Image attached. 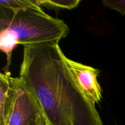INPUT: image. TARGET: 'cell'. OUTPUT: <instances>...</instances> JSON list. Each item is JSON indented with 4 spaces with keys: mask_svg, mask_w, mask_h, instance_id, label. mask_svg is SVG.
Wrapping results in <instances>:
<instances>
[{
    "mask_svg": "<svg viewBox=\"0 0 125 125\" xmlns=\"http://www.w3.org/2000/svg\"><path fill=\"white\" fill-rule=\"evenodd\" d=\"M80 0H35L39 6L48 9H63L72 10L76 8L80 3Z\"/></svg>",
    "mask_w": 125,
    "mask_h": 125,
    "instance_id": "7",
    "label": "cell"
},
{
    "mask_svg": "<svg viewBox=\"0 0 125 125\" xmlns=\"http://www.w3.org/2000/svg\"><path fill=\"white\" fill-rule=\"evenodd\" d=\"M9 29L18 45L59 44L68 35V26L45 13L38 5L17 11L0 7V29Z\"/></svg>",
    "mask_w": 125,
    "mask_h": 125,
    "instance_id": "2",
    "label": "cell"
},
{
    "mask_svg": "<svg viewBox=\"0 0 125 125\" xmlns=\"http://www.w3.org/2000/svg\"><path fill=\"white\" fill-rule=\"evenodd\" d=\"M45 123H46V122H45V117H42L36 122L34 125H45Z\"/></svg>",
    "mask_w": 125,
    "mask_h": 125,
    "instance_id": "10",
    "label": "cell"
},
{
    "mask_svg": "<svg viewBox=\"0 0 125 125\" xmlns=\"http://www.w3.org/2000/svg\"><path fill=\"white\" fill-rule=\"evenodd\" d=\"M65 64L79 90L91 103L98 104L102 99V89L98 81L99 70L68 58L64 55Z\"/></svg>",
    "mask_w": 125,
    "mask_h": 125,
    "instance_id": "4",
    "label": "cell"
},
{
    "mask_svg": "<svg viewBox=\"0 0 125 125\" xmlns=\"http://www.w3.org/2000/svg\"><path fill=\"white\" fill-rule=\"evenodd\" d=\"M35 0H1L0 7L12 11H17L23 9L37 6Z\"/></svg>",
    "mask_w": 125,
    "mask_h": 125,
    "instance_id": "8",
    "label": "cell"
},
{
    "mask_svg": "<svg viewBox=\"0 0 125 125\" xmlns=\"http://www.w3.org/2000/svg\"><path fill=\"white\" fill-rule=\"evenodd\" d=\"M13 97L6 125H34L44 114L39 102L20 78L11 77Z\"/></svg>",
    "mask_w": 125,
    "mask_h": 125,
    "instance_id": "3",
    "label": "cell"
},
{
    "mask_svg": "<svg viewBox=\"0 0 125 125\" xmlns=\"http://www.w3.org/2000/svg\"><path fill=\"white\" fill-rule=\"evenodd\" d=\"M12 97L11 76L0 73V125H6Z\"/></svg>",
    "mask_w": 125,
    "mask_h": 125,
    "instance_id": "5",
    "label": "cell"
},
{
    "mask_svg": "<svg viewBox=\"0 0 125 125\" xmlns=\"http://www.w3.org/2000/svg\"><path fill=\"white\" fill-rule=\"evenodd\" d=\"M104 6L115 10L122 15H125V0H104L102 1Z\"/></svg>",
    "mask_w": 125,
    "mask_h": 125,
    "instance_id": "9",
    "label": "cell"
},
{
    "mask_svg": "<svg viewBox=\"0 0 125 125\" xmlns=\"http://www.w3.org/2000/svg\"><path fill=\"white\" fill-rule=\"evenodd\" d=\"M59 44L24 46L20 77L50 125H103L95 105L74 83Z\"/></svg>",
    "mask_w": 125,
    "mask_h": 125,
    "instance_id": "1",
    "label": "cell"
},
{
    "mask_svg": "<svg viewBox=\"0 0 125 125\" xmlns=\"http://www.w3.org/2000/svg\"><path fill=\"white\" fill-rule=\"evenodd\" d=\"M18 45L17 38L9 29H0V50L6 56V65L4 68V73L7 75H11L9 68L12 62V51Z\"/></svg>",
    "mask_w": 125,
    "mask_h": 125,
    "instance_id": "6",
    "label": "cell"
},
{
    "mask_svg": "<svg viewBox=\"0 0 125 125\" xmlns=\"http://www.w3.org/2000/svg\"><path fill=\"white\" fill-rule=\"evenodd\" d=\"M45 122H46V120H45ZM45 125H50V124H49L48 123H47V122H46V123H45Z\"/></svg>",
    "mask_w": 125,
    "mask_h": 125,
    "instance_id": "11",
    "label": "cell"
}]
</instances>
